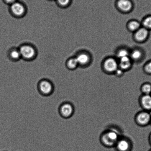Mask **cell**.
<instances>
[{
    "mask_svg": "<svg viewBox=\"0 0 151 151\" xmlns=\"http://www.w3.org/2000/svg\"><path fill=\"white\" fill-rule=\"evenodd\" d=\"M117 7L120 10L124 12H130L133 8V3L130 0H118Z\"/></svg>",
    "mask_w": 151,
    "mask_h": 151,
    "instance_id": "8fae6325",
    "label": "cell"
},
{
    "mask_svg": "<svg viewBox=\"0 0 151 151\" xmlns=\"http://www.w3.org/2000/svg\"><path fill=\"white\" fill-rule=\"evenodd\" d=\"M149 151H151V149L150 150H149Z\"/></svg>",
    "mask_w": 151,
    "mask_h": 151,
    "instance_id": "4316f807",
    "label": "cell"
},
{
    "mask_svg": "<svg viewBox=\"0 0 151 151\" xmlns=\"http://www.w3.org/2000/svg\"><path fill=\"white\" fill-rule=\"evenodd\" d=\"M144 27L146 29H151V16H149L145 18L143 21Z\"/></svg>",
    "mask_w": 151,
    "mask_h": 151,
    "instance_id": "44dd1931",
    "label": "cell"
},
{
    "mask_svg": "<svg viewBox=\"0 0 151 151\" xmlns=\"http://www.w3.org/2000/svg\"><path fill=\"white\" fill-rule=\"evenodd\" d=\"M57 3L59 6L65 8L70 5L71 0H56Z\"/></svg>",
    "mask_w": 151,
    "mask_h": 151,
    "instance_id": "ffe728a7",
    "label": "cell"
},
{
    "mask_svg": "<svg viewBox=\"0 0 151 151\" xmlns=\"http://www.w3.org/2000/svg\"><path fill=\"white\" fill-rule=\"evenodd\" d=\"M75 58L79 65H85L89 62V57L88 55L85 53L78 54Z\"/></svg>",
    "mask_w": 151,
    "mask_h": 151,
    "instance_id": "5bb4252c",
    "label": "cell"
},
{
    "mask_svg": "<svg viewBox=\"0 0 151 151\" xmlns=\"http://www.w3.org/2000/svg\"><path fill=\"white\" fill-rule=\"evenodd\" d=\"M7 56L9 60L13 62H17L22 59L18 47H12L7 52Z\"/></svg>",
    "mask_w": 151,
    "mask_h": 151,
    "instance_id": "30bf717a",
    "label": "cell"
},
{
    "mask_svg": "<svg viewBox=\"0 0 151 151\" xmlns=\"http://www.w3.org/2000/svg\"><path fill=\"white\" fill-rule=\"evenodd\" d=\"M117 57L119 59H121L122 58H125V57L129 56L130 54L127 50L125 49H122L119 50L117 52Z\"/></svg>",
    "mask_w": 151,
    "mask_h": 151,
    "instance_id": "d6986e66",
    "label": "cell"
},
{
    "mask_svg": "<svg viewBox=\"0 0 151 151\" xmlns=\"http://www.w3.org/2000/svg\"><path fill=\"white\" fill-rule=\"evenodd\" d=\"M139 104L143 110H151V95L142 94L139 98Z\"/></svg>",
    "mask_w": 151,
    "mask_h": 151,
    "instance_id": "9c48e42d",
    "label": "cell"
},
{
    "mask_svg": "<svg viewBox=\"0 0 151 151\" xmlns=\"http://www.w3.org/2000/svg\"><path fill=\"white\" fill-rule=\"evenodd\" d=\"M150 124H151V120H150Z\"/></svg>",
    "mask_w": 151,
    "mask_h": 151,
    "instance_id": "484cf974",
    "label": "cell"
},
{
    "mask_svg": "<svg viewBox=\"0 0 151 151\" xmlns=\"http://www.w3.org/2000/svg\"><path fill=\"white\" fill-rule=\"evenodd\" d=\"M5 3L10 5L17 2V0H4Z\"/></svg>",
    "mask_w": 151,
    "mask_h": 151,
    "instance_id": "cb8c5ba5",
    "label": "cell"
},
{
    "mask_svg": "<svg viewBox=\"0 0 151 151\" xmlns=\"http://www.w3.org/2000/svg\"><path fill=\"white\" fill-rule=\"evenodd\" d=\"M145 71L148 74H151V61L148 63L145 67Z\"/></svg>",
    "mask_w": 151,
    "mask_h": 151,
    "instance_id": "7402d4cb",
    "label": "cell"
},
{
    "mask_svg": "<svg viewBox=\"0 0 151 151\" xmlns=\"http://www.w3.org/2000/svg\"><path fill=\"white\" fill-rule=\"evenodd\" d=\"M114 148L116 151H132V143L128 138L121 136Z\"/></svg>",
    "mask_w": 151,
    "mask_h": 151,
    "instance_id": "8992f818",
    "label": "cell"
},
{
    "mask_svg": "<svg viewBox=\"0 0 151 151\" xmlns=\"http://www.w3.org/2000/svg\"><path fill=\"white\" fill-rule=\"evenodd\" d=\"M79 65L75 57H71L67 59L65 62V66L68 70H73L76 69Z\"/></svg>",
    "mask_w": 151,
    "mask_h": 151,
    "instance_id": "9a60e30c",
    "label": "cell"
},
{
    "mask_svg": "<svg viewBox=\"0 0 151 151\" xmlns=\"http://www.w3.org/2000/svg\"><path fill=\"white\" fill-rule=\"evenodd\" d=\"M22 59L25 61H31L37 58L38 52L37 48L33 44L24 42L18 47Z\"/></svg>",
    "mask_w": 151,
    "mask_h": 151,
    "instance_id": "7a4b0ae2",
    "label": "cell"
},
{
    "mask_svg": "<svg viewBox=\"0 0 151 151\" xmlns=\"http://www.w3.org/2000/svg\"><path fill=\"white\" fill-rule=\"evenodd\" d=\"M130 58L132 60H137L141 58L142 53L141 51L138 49H136L133 50L130 54Z\"/></svg>",
    "mask_w": 151,
    "mask_h": 151,
    "instance_id": "ac0fdd59",
    "label": "cell"
},
{
    "mask_svg": "<svg viewBox=\"0 0 151 151\" xmlns=\"http://www.w3.org/2000/svg\"><path fill=\"white\" fill-rule=\"evenodd\" d=\"M149 143L150 144V145L151 146V133H150V135L149 136Z\"/></svg>",
    "mask_w": 151,
    "mask_h": 151,
    "instance_id": "d4e9b609",
    "label": "cell"
},
{
    "mask_svg": "<svg viewBox=\"0 0 151 151\" xmlns=\"http://www.w3.org/2000/svg\"><path fill=\"white\" fill-rule=\"evenodd\" d=\"M59 112L60 115L63 118H69L74 114V106L72 104L69 102H64L60 106Z\"/></svg>",
    "mask_w": 151,
    "mask_h": 151,
    "instance_id": "52a82bcc",
    "label": "cell"
},
{
    "mask_svg": "<svg viewBox=\"0 0 151 151\" xmlns=\"http://www.w3.org/2000/svg\"><path fill=\"white\" fill-rule=\"evenodd\" d=\"M121 136L119 132L115 129H109L102 133L100 140L101 143L105 147H114Z\"/></svg>",
    "mask_w": 151,
    "mask_h": 151,
    "instance_id": "6da1fadb",
    "label": "cell"
},
{
    "mask_svg": "<svg viewBox=\"0 0 151 151\" xmlns=\"http://www.w3.org/2000/svg\"><path fill=\"white\" fill-rule=\"evenodd\" d=\"M9 13L14 18L21 19L26 15L27 9L24 4L17 1L10 5Z\"/></svg>",
    "mask_w": 151,
    "mask_h": 151,
    "instance_id": "3957f363",
    "label": "cell"
},
{
    "mask_svg": "<svg viewBox=\"0 0 151 151\" xmlns=\"http://www.w3.org/2000/svg\"><path fill=\"white\" fill-rule=\"evenodd\" d=\"M118 64L119 68L124 71L131 67L132 65V59L130 56L122 58L119 59Z\"/></svg>",
    "mask_w": 151,
    "mask_h": 151,
    "instance_id": "4fadbf2b",
    "label": "cell"
},
{
    "mask_svg": "<svg viewBox=\"0 0 151 151\" xmlns=\"http://www.w3.org/2000/svg\"><path fill=\"white\" fill-rule=\"evenodd\" d=\"M151 116L148 111H142L136 114L134 121L137 125L144 127L150 124Z\"/></svg>",
    "mask_w": 151,
    "mask_h": 151,
    "instance_id": "5b68a950",
    "label": "cell"
},
{
    "mask_svg": "<svg viewBox=\"0 0 151 151\" xmlns=\"http://www.w3.org/2000/svg\"><path fill=\"white\" fill-rule=\"evenodd\" d=\"M140 91L142 94L151 95V84L146 83H143L141 86Z\"/></svg>",
    "mask_w": 151,
    "mask_h": 151,
    "instance_id": "2e32d148",
    "label": "cell"
},
{
    "mask_svg": "<svg viewBox=\"0 0 151 151\" xmlns=\"http://www.w3.org/2000/svg\"><path fill=\"white\" fill-rule=\"evenodd\" d=\"M104 66L105 70L108 73H115L119 68L118 63L114 58H108L104 61Z\"/></svg>",
    "mask_w": 151,
    "mask_h": 151,
    "instance_id": "ba28073f",
    "label": "cell"
},
{
    "mask_svg": "<svg viewBox=\"0 0 151 151\" xmlns=\"http://www.w3.org/2000/svg\"><path fill=\"white\" fill-rule=\"evenodd\" d=\"M124 71L119 68L115 72V74L117 77H122L124 75Z\"/></svg>",
    "mask_w": 151,
    "mask_h": 151,
    "instance_id": "603a6c76",
    "label": "cell"
},
{
    "mask_svg": "<svg viewBox=\"0 0 151 151\" xmlns=\"http://www.w3.org/2000/svg\"><path fill=\"white\" fill-rule=\"evenodd\" d=\"M135 34V38L139 42L145 41L147 38L149 32L148 30L145 27H140L136 31Z\"/></svg>",
    "mask_w": 151,
    "mask_h": 151,
    "instance_id": "7c38bea8",
    "label": "cell"
},
{
    "mask_svg": "<svg viewBox=\"0 0 151 151\" xmlns=\"http://www.w3.org/2000/svg\"><path fill=\"white\" fill-rule=\"evenodd\" d=\"M128 29L130 31L136 32L140 28V24L139 22L136 20H132L128 24Z\"/></svg>",
    "mask_w": 151,
    "mask_h": 151,
    "instance_id": "e0dca14e",
    "label": "cell"
},
{
    "mask_svg": "<svg viewBox=\"0 0 151 151\" xmlns=\"http://www.w3.org/2000/svg\"><path fill=\"white\" fill-rule=\"evenodd\" d=\"M37 88L39 93L45 96L52 95L54 92V86L50 80L47 79H42L39 82Z\"/></svg>",
    "mask_w": 151,
    "mask_h": 151,
    "instance_id": "277c9868",
    "label": "cell"
}]
</instances>
